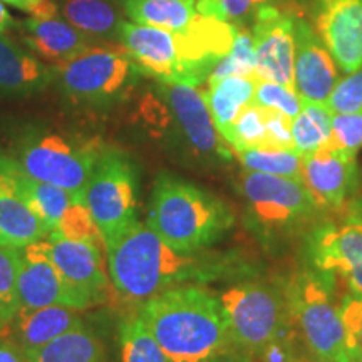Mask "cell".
<instances>
[{"instance_id":"3957f363","label":"cell","mask_w":362,"mask_h":362,"mask_svg":"<svg viewBox=\"0 0 362 362\" xmlns=\"http://www.w3.org/2000/svg\"><path fill=\"white\" fill-rule=\"evenodd\" d=\"M136 121L156 141L200 165H215L233 156L215 128L202 90L194 86L156 81L139 99Z\"/></svg>"},{"instance_id":"836d02e7","label":"cell","mask_w":362,"mask_h":362,"mask_svg":"<svg viewBox=\"0 0 362 362\" xmlns=\"http://www.w3.org/2000/svg\"><path fill=\"white\" fill-rule=\"evenodd\" d=\"M51 233L71 240H86V242H93L104 247L101 233H99L93 216H90L89 210L83 202H72L66 214L62 215L61 221L57 223L56 230Z\"/></svg>"},{"instance_id":"7c38bea8","label":"cell","mask_w":362,"mask_h":362,"mask_svg":"<svg viewBox=\"0 0 362 362\" xmlns=\"http://www.w3.org/2000/svg\"><path fill=\"white\" fill-rule=\"evenodd\" d=\"M309 257L315 270L325 277H339L362 297V218L325 223L309 238Z\"/></svg>"},{"instance_id":"277c9868","label":"cell","mask_w":362,"mask_h":362,"mask_svg":"<svg viewBox=\"0 0 362 362\" xmlns=\"http://www.w3.org/2000/svg\"><path fill=\"white\" fill-rule=\"evenodd\" d=\"M235 223L232 208L192 181L161 173L153 185L146 225L180 252H203Z\"/></svg>"},{"instance_id":"ba28073f","label":"cell","mask_w":362,"mask_h":362,"mask_svg":"<svg viewBox=\"0 0 362 362\" xmlns=\"http://www.w3.org/2000/svg\"><path fill=\"white\" fill-rule=\"evenodd\" d=\"M235 347L260 357L291 327L285 292L260 282L232 285L220 296Z\"/></svg>"},{"instance_id":"2e32d148","label":"cell","mask_w":362,"mask_h":362,"mask_svg":"<svg viewBox=\"0 0 362 362\" xmlns=\"http://www.w3.org/2000/svg\"><path fill=\"white\" fill-rule=\"evenodd\" d=\"M302 183L319 210H336L346 205L357 185L356 155L327 143L304 156Z\"/></svg>"},{"instance_id":"d6a6232c","label":"cell","mask_w":362,"mask_h":362,"mask_svg":"<svg viewBox=\"0 0 362 362\" xmlns=\"http://www.w3.org/2000/svg\"><path fill=\"white\" fill-rule=\"evenodd\" d=\"M21 255L17 248L0 247V327H4L21 309L17 293Z\"/></svg>"},{"instance_id":"7402d4cb","label":"cell","mask_w":362,"mask_h":362,"mask_svg":"<svg viewBox=\"0 0 362 362\" xmlns=\"http://www.w3.org/2000/svg\"><path fill=\"white\" fill-rule=\"evenodd\" d=\"M0 173L6 176L27 206L42 220L49 232H54L62 215L74 202L71 194L25 173L19 163L7 153H0Z\"/></svg>"},{"instance_id":"8fae6325","label":"cell","mask_w":362,"mask_h":362,"mask_svg":"<svg viewBox=\"0 0 362 362\" xmlns=\"http://www.w3.org/2000/svg\"><path fill=\"white\" fill-rule=\"evenodd\" d=\"M19 255L17 293H19L21 309L62 305L76 310H86L98 305V302L84 288L72 284L54 265V262L40 250L37 242L22 248Z\"/></svg>"},{"instance_id":"603a6c76","label":"cell","mask_w":362,"mask_h":362,"mask_svg":"<svg viewBox=\"0 0 362 362\" xmlns=\"http://www.w3.org/2000/svg\"><path fill=\"white\" fill-rule=\"evenodd\" d=\"M62 19L88 35L94 44L119 42L123 11L115 0H59Z\"/></svg>"},{"instance_id":"30bf717a","label":"cell","mask_w":362,"mask_h":362,"mask_svg":"<svg viewBox=\"0 0 362 362\" xmlns=\"http://www.w3.org/2000/svg\"><path fill=\"white\" fill-rule=\"evenodd\" d=\"M240 188L248 215L265 232L298 228L319 211L302 180L243 170Z\"/></svg>"},{"instance_id":"4dcf8cb0","label":"cell","mask_w":362,"mask_h":362,"mask_svg":"<svg viewBox=\"0 0 362 362\" xmlns=\"http://www.w3.org/2000/svg\"><path fill=\"white\" fill-rule=\"evenodd\" d=\"M223 139L230 144L232 151L270 146L269 133H267L265 107L255 103L248 104L235 119L232 128L226 131Z\"/></svg>"},{"instance_id":"d4e9b609","label":"cell","mask_w":362,"mask_h":362,"mask_svg":"<svg viewBox=\"0 0 362 362\" xmlns=\"http://www.w3.org/2000/svg\"><path fill=\"white\" fill-rule=\"evenodd\" d=\"M257 81L259 79L243 78V76L206 81L208 86L205 90H202V94L221 138L232 128L240 112L253 103Z\"/></svg>"},{"instance_id":"f1b7e54d","label":"cell","mask_w":362,"mask_h":362,"mask_svg":"<svg viewBox=\"0 0 362 362\" xmlns=\"http://www.w3.org/2000/svg\"><path fill=\"white\" fill-rule=\"evenodd\" d=\"M233 156L238 158L243 170L302 180V161H304V156L293 148L262 146L240 149V151H233Z\"/></svg>"},{"instance_id":"83f0119b","label":"cell","mask_w":362,"mask_h":362,"mask_svg":"<svg viewBox=\"0 0 362 362\" xmlns=\"http://www.w3.org/2000/svg\"><path fill=\"white\" fill-rule=\"evenodd\" d=\"M332 112L325 103H302V110L292 119L293 149L302 156L310 155L330 141Z\"/></svg>"},{"instance_id":"6da1fadb","label":"cell","mask_w":362,"mask_h":362,"mask_svg":"<svg viewBox=\"0 0 362 362\" xmlns=\"http://www.w3.org/2000/svg\"><path fill=\"white\" fill-rule=\"evenodd\" d=\"M104 250L115 291L139 305L168 288L214 282L233 270L226 257L176 250L139 220L104 243Z\"/></svg>"},{"instance_id":"7a4b0ae2","label":"cell","mask_w":362,"mask_h":362,"mask_svg":"<svg viewBox=\"0 0 362 362\" xmlns=\"http://www.w3.org/2000/svg\"><path fill=\"white\" fill-rule=\"evenodd\" d=\"M136 315L173 362H208L235 347L220 297L198 284L158 293Z\"/></svg>"},{"instance_id":"ffe728a7","label":"cell","mask_w":362,"mask_h":362,"mask_svg":"<svg viewBox=\"0 0 362 362\" xmlns=\"http://www.w3.org/2000/svg\"><path fill=\"white\" fill-rule=\"evenodd\" d=\"M19 33L27 47L40 61L51 66H62L71 59L79 56L86 49L94 45L88 35L71 25L61 17H49V19H30L17 24Z\"/></svg>"},{"instance_id":"44dd1931","label":"cell","mask_w":362,"mask_h":362,"mask_svg":"<svg viewBox=\"0 0 362 362\" xmlns=\"http://www.w3.org/2000/svg\"><path fill=\"white\" fill-rule=\"evenodd\" d=\"M79 310L51 305L39 309H19L8 322L0 327V336L16 342L22 351H33L54 341L71 329L84 324Z\"/></svg>"},{"instance_id":"b9f144b4","label":"cell","mask_w":362,"mask_h":362,"mask_svg":"<svg viewBox=\"0 0 362 362\" xmlns=\"http://www.w3.org/2000/svg\"><path fill=\"white\" fill-rule=\"evenodd\" d=\"M13 24H16V22H13L11 13L7 12V8L4 7L2 0H0V34H4L6 30L11 29Z\"/></svg>"},{"instance_id":"4316f807","label":"cell","mask_w":362,"mask_h":362,"mask_svg":"<svg viewBox=\"0 0 362 362\" xmlns=\"http://www.w3.org/2000/svg\"><path fill=\"white\" fill-rule=\"evenodd\" d=\"M29 362H104L101 339L86 324L71 329L37 349L25 352Z\"/></svg>"},{"instance_id":"60d3db41","label":"cell","mask_w":362,"mask_h":362,"mask_svg":"<svg viewBox=\"0 0 362 362\" xmlns=\"http://www.w3.org/2000/svg\"><path fill=\"white\" fill-rule=\"evenodd\" d=\"M208 362H253V356L238 349V347H232V349L221 352V354L215 356L214 359H210Z\"/></svg>"},{"instance_id":"ab89813d","label":"cell","mask_w":362,"mask_h":362,"mask_svg":"<svg viewBox=\"0 0 362 362\" xmlns=\"http://www.w3.org/2000/svg\"><path fill=\"white\" fill-rule=\"evenodd\" d=\"M0 362H29V359L16 342L0 336Z\"/></svg>"},{"instance_id":"7bdbcfd3","label":"cell","mask_w":362,"mask_h":362,"mask_svg":"<svg viewBox=\"0 0 362 362\" xmlns=\"http://www.w3.org/2000/svg\"><path fill=\"white\" fill-rule=\"evenodd\" d=\"M2 2H7V4H11V6L16 7V8H21V11L29 12L30 8H33L35 4L39 2V0H2Z\"/></svg>"},{"instance_id":"e0dca14e","label":"cell","mask_w":362,"mask_h":362,"mask_svg":"<svg viewBox=\"0 0 362 362\" xmlns=\"http://www.w3.org/2000/svg\"><path fill=\"white\" fill-rule=\"evenodd\" d=\"M293 89L302 101L325 103L339 83L334 57L322 39L304 19L293 22Z\"/></svg>"},{"instance_id":"9c48e42d","label":"cell","mask_w":362,"mask_h":362,"mask_svg":"<svg viewBox=\"0 0 362 362\" xmlns=\"http://www.w3.org/2000/svg\"><path fill=\"white\" fill-rule=\"evenodd\" d=\"M104 243L138 220V175L121 149L103 144L83 198Z\"/></svg>"},{"instance_id":"52a82bcc","label":"cell","mask_w":362,"mask_h":362,"mask_svg":"<svg viewBox=\"0 0 362 362\" xmlns=\"http://www.w3.org/2000/svg\"><path fill=\"white\" fill-rule=\"evenodd\" d=\"M284 292L291 324L310 356L324 362H352L341 309L322 274H298Z\"/></svg>"},{"instance_id":"cb8c5ba5","label":"cell","mask_w":362,"mask_h":362,"mask_svg":"<svg viewBox=\"0 0 362 362\" xmlns=\"http://www.w3.org/2000/svg\"><path fill=\"white\" fill-rule=\"evenodd\" d=\"M49 233L42 220L0 173V247L22 250L30 243L44 240Z\"/></svg>"},{"instance_id":"5bb4252c","label":"cell","mask_w":362,"mask_h":362,"mask_svg":"<svg viewBox=\"0 0 362 362\" xmlns=\"http://www.w3.org/2000/svg\"><path fill=\"white\" fill-rule=\"evenodd\" d=\"M119 44L143 76L168 84H188L181 64L176 33L124 22Z\"/></svg>"},{"instance_id":"8992f818","label":"cell","mask_w":362,"mask_h":362,"mask_svg":"<svg viewBox=\"0 0 362 362\" xmlns=\"http://www.w3.org/2000/svg\"><path fill=\"white\" fill-rule=\"evenodd\" d=\"M121 44H94L57 67L62 98L84 110H107L133 93L141 78Z\"/></svg>"},{"instance_id":"4fadbf2b","label":"cell","mask_w":362,"mask_h":362,"mask_svg":"<svg viewBox=\"0 0 362 362\" xmlns=\"http://www.w3.org/2000/svg\"><path fill=\"white\" fill-rule=\"evenodd\" d=\"M252 39L255 52V76L293 88V22L296 16L264 4L253 13Z\"/></svg>"},{"instance_id":"5b68a950","label":"cell","mask_w":362,"mask_h":362,"mask_svg":"<svg viewBox=\"0 0 362 362\" xmlns=\"http://www.w3.org/2000/svg\"><path fill=\"white\" fill-rule=\"evenodd\" d=\"M103 143L47 128H25L8 153L25 173L81 202Z\"/></svg>"},{"instance_id":"d590c367","label":"cell","mask_w":362,"mask_h":362,"mask_svg":"<svg viewBox=\"0 0 362 362\" xmlns=\"http://www.w3.org/2000/svg\"><path fill=\"white\" fill-rule=\"evenodd\" d=\"M330 144L342 151L357 155L362 148V110L344 115H332Z\"/></svg>"},{"instance_id":"74e56055","label":"cell","mask_w":362,"mask_h":362,"mask_svg":"<svg viewBox=\"0 0 362 362\" xmlns=\"http://www.w3.org/2000/svg\"><path fill=\"white\" fill-rule=\"evenodd\" d=\"M267 4V0H197V12L203 16L237 24L257 8Z\"/></svg>"},{"instance_id":"f546056e","label":"cell","mask_w":362,"mask_h":362,"mask_svg":"<svg viewBox=\"0 0 362 362\" xmlns=\"http://www.w3.org/2000/svg\"><path fill=\"white\" fill-rule=\"evenodd\" d=\"M121 362H173L138 315L126 317L117 330Z\"/></svg>"},{"instance_id":"ee69618b","label":"cell","mask_w":362,"mask_h":362,"mask_svg":"<svg viewBox=\"0 0 362 362\" xmlns=\"http://www.w3.org/2000/svg\"><path fill=\"white\" fill-rule=\"evenodd\" d=\"M291 362H324V361L317 359V357H314V356H297V354H293Z\"/></svg>"},{"instance_id":"8d00e7d4","label":"cell","mask_w":362,"mask_h":362,"mask_svg":"<svg viewBox=\"0 0 362 362\" xmlns=\"http://www.w3.org/2000/svg\"><path fill=\"white\" fill-rule=\"evenodd\" d=\"M325 106L332 115H344L362 110V67L347 74V78L339 79L332 89Z\"/></svg>"},{"instance_id":"f35d334b","label":"cell","mask_w":362,"mask_h":362,"mask_svg":"<svg viewBox=\"0 0 362 362\" xmlns=\"http://www.w3.org/2000/svg\"><path fill=\"white\" fill-rule=\"evenodd\" d=\"M341 315L347 334L352 362H362V297H346L341 305Z\"/></svg>"},{"instance_id":"d6986e66","label":"cell","mask_w":362,"mask_h":362,"mask_svg":"<svg viewBox=\"0 0 362 362\" xmlns=\"http://www.w3.org/2000/svg\"><path fill=\"white\" fill-rule=\"evenodd\" d=\"M57 67L0 34V99L29 98L56 83Z\"/></svg>"},{"instance_id":"9a60e30c","label":"cell","mask_w":362,"mask_h":362,"mask_svg":"<svg viewBox=\"0 0 362 362\" xmlns=\"http://www.w3.org/2000/svg\"><path fill=\"white\" fill-rule=\"evenodd\" d=\"M315 33L346 74L362 67V0H315Z\"/></svg>"},{"instance_id":"ac0fdd59","label":"cell","mask_w":362,"mask_h":362,"mask_svg":"<svg viewBox=\"0 0 362 362\" xmlns=\"http://www.w3.org/2000/svg\"><path fill=\"white\" fill-rule=\"evenodd\" d=\"M39 247L72 284L84 288L98 304L106 300L110 275L101 245L86 240H71L49 233Z\"/></svg>"},{"instance_id":"e575fe53","label":"cell","mask_w":362,"mask_h":362,"mask_svg":"<svg viewBox=\"0 0 362 362\" xmlns=\"http://www.w3.org/2000/svg\"><path fill=\"white\" fill-rule=\"evenodd\" d=\"M253 103L262 107L282 112V115L293 119L298 115V111L302 110V103L304 101L293 88L272 83V81H257Z\"/></svg>"},{"instance_id":"1f68e13d","label":"cell","mask_w":362,"mask_h":362,"mask_svg":"<svg viewBox=\"0 0 362 362\" xmlns=\"http://www.w3.org/2000/svg\"><path fill=\"white\" fill-rule=\"evenodd\" d=\"M228 76H243L255 78V52H253L252 33L247 29H237L233 45L230 52L221 59L206 81L228 78Z\"/></svg>"},{"instance_id":"484cf974","label":"cell","mask_w":362,"mask_h":362,"mask_svg":"<svg viewBox=\"0 0 362 362\" xmlns=\"http://www.w3.org/2000/svg\"><path fill=\"white\" fill-rule=\"evenodd\" d=\"M124 16L139 25L183 33L197 16V0H115Z\"/></svg>"}]
</instances>
